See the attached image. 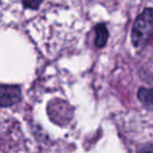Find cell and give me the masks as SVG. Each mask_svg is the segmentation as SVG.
Listing matches in <instances>:
<instances>
[{
	"mask_svg": "<svg viewBox=\"0 0 153 153\" xmlns=\"http://www.w3.org/2000/svg\"><path fill=\"white\" fill-rule=\"evenodd\" d=\"M153 37V8H146L135 20L131 30V42L135 48L142 49Z\"/></svg>",
	"mask_w": 153,
	"mask_h": 153,
	"instance_id": "obj_1",
	"label": "cell"
},
{
	"mask_svg": "<svg viewBox=\"0 0 153 153\" xmlns=\"http://www.w3.org/2000/svg\"><path fill=\"white\" fill-rule=\"evenodd\" d=\"M20 100V88L16 85H0V106H11Z\"/></svg>",
	"mask_w": 153,
	"mask_h": 153,
	"instance_id": "obj_2",
	"label": "cell"
},
{
	"mask_svg": "<svg viewBox=\"0 0 153 153\" xmlns=\"http://www.w3.org/2000/svg\"><path fill=\"white\" fill-rule=\"evenodd\" d=\"M137 98L147 109L153 110V88H139Z\"/></svg>",
	"mask_w": 153,
	"mask_h": 153,
	"instance_id": "obj_3",
	"label": "cell"
},
{
	"mask_svg": "<svg viewBox=\"0 0 153 153\" xmlns=\"http://www.w3.org/2000/svg\"><path fill=\"white\" fill-rule=\"evenodd\" d=\"M108 29L105 26V24H98L96 26V39H94V44L97 48H102L106 44L108 41Z\"/></svg>",
	"mask_w": 153,
	"mask_h": 153,
	"instance_id": "obj_4",
	"label": "cell"
},
{
	"mask_svg": "<svg viewBox=\"0 0 153 153\" xmlns=\"http://www.w3.org/2000/svg\"><path fill=\"white\" fill-rule=\"evenodd\" d=\"M43 0H23V4L25 7L30 8V10H37L39 7V5L42 4Z\"/></svg>",
	"mask_w": 153,
	"mask_h": 153,
	"instance_id": "obj_5",
	"label": "cell"
}]
</instances>
